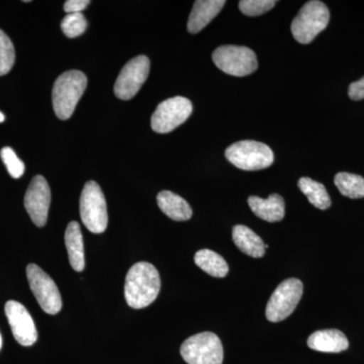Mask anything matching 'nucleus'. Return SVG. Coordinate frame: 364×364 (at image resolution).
I'll return each instance as SVG.
<instances>
[{
    "label": "nucleus",
    "mask_w": 364,
    "mask_h": 364,
    "mask_svg": "<svg viewBox=\"0 0 364 364\" xmlns=\"http://www.w3.org/2000/svg\"><path fill=\"white\" fill-rule=\"evenodd\" d=\"M16 61V51L13 42L4 31L0 30V76L11 70Z\"/></svg>",
    "instance_id": "obj_23"
},
{
    "label": "nucleus",
    "mask_w": 364,
    "mask_h": 364,
    "mask_svg": "<svg viewBox=\"0 0 364 364\" xmlns=\"http://www.w3.org/2000/svg\"><path fill=\"white\" fill-rule=\"evenodd\" d=\"M6 315L14 339L23 346H32L38 340V331L26 306L16 301L6 304Z\"/></svg>",
    "instance_id": "obj_13"
},
{
    "label": "nucleus",
    "mask_w": 364,
    "mask_h": 364,
    "mask_svg": "<svg viewBox=\"0 0 364 364\" xmlns=\"http://www.w3.org/2000/svg\"><path fill=\"white\" fill-rule=\"evenodd\" d=\"M150 71V60L147 56L136 57L130 60L122 69L114 85V95L119 100H132L145 81Z\"/></svg>",
    "instance_id": "obj_11"
},
{
    "label": "nucleus",
    "mask_w": 364,
    "mask_h": 364,
    "mask_svg": "<svg viewBox=\"0 0 364 364\" xmlns=\"http://www.w3.org/2000/svg\"><path fill=\"white\" fill-rule=\"evenodd\" d=\"M193 112V104L188 98L176 97L168 98L158 105L151 117L152 130L159 134H166L176 130L188 121Z\"/></svg>",
    "instance_id": "obj_10"
},
{
    "label": "nucleus",
    "mask_w": 364,
    "mask_h": 364,
    "mask_svg": "<svg viewBox=\"0 0 364 364\" xmlns=\"http://www.w3.org/2000/svg\"><path fill=\"white\" fill-rule=\"evenodd\" d=\"M304 293L303 282L298 279L284 280L273 291L267 306L265 315L272 323L289 318L301 301Z\"/></svg>",
    "instance_id": "obj_8"
},
{
    "label": "nucleus",
    "mask_w": 364,
    "mask_h": 364,
    "mask_svg": "<svg viewBox=\"0 0 364 364\" xmlns=\"http://www.w3.org/2000/svg\"><path fill=\"white\" fill-rule=\"evenodd\" d=\"M181 354L188 364H222L224 360L221 340L212 332L189 337L182 343Z\"/></svg>",
    "instance_id": "obj_6"
},
{
    "label": "nucleus",
    "mask_w": 364,
    "mask_h": 364,
    "mask_svg": "<svg viewBox=\"0 0 364 364\" xmlns=\"http://www.w3.org/2000/svg\"><path fill=\"white\" fill-rule=\"evenodd\" d=\"M87 86V77L83 72L67 71L61 74L53 86L52 100L55 114L60 119H68Z\"/></svg>",
    "instance_id": "obj_2"
},
{
    "label": "nucleus",
    "mask_w": 364,
    "mask_h": 364,
    "mask_svg": "<svg viewBox=\"0 0 364 364\" xmlns=\"http://www.w3.org/2000/svg\"><path fill=\"white\" fill-rule=\"evenodd\" d=\"M1 346H2V338H1V335H0V349H1Z\"/></svg>",
    "instance_id": "obj_30"
},
{
    "label": "nucleus",
    "mask_w": 364,
    "mask_h": 364,
    "mask_svg": "<svg viewBox=\"0 0 364 364\" xmlns=\"http://www.w3.org/2000/svg\"><path fill=\"white\" fill-rule=\"evenodd\" d=\"M249 207L251 210L263 221L269 223L280 222L286 215V205L282 196L273 193L269 198H258L252 196L248 198Z\"/></svg>",
    "instance_id": "obj_15"
},
{
    "label": "nucleus",
    "mask_w": 364,
    "mask_h": 364,
    "mask_svg": "<svg viewBox=\"0 0 364 364\" xmlns=\"http://www.w3.org/2000/svg\"><path fill=\"white\" fill-rule=\"evenodd\" d=\"M4 119H6V117H4V114L0 112V123H4Z\"/></svg>",
    "instance_id": "obj_29"
},
{
    "label": "nucleus",
    "mask_w": 364,
    "mask_h": 364,
    "mask_svg": "<svg viewBox=\"0 0 364 364\" xmlns=\"http://www.w3.org/2000/svg\"><path fill=\"white\" fill-rule=\"evenodd\" d=\"M90 4V0H67L64 4V11L67 14L81 13Z\"/></svg>",
    "instance_id": "obj_27"
},
{
    "label": "nucleus",
    "mask_w": 364,
    "mask_h": 364,
    "mask_svg": "<svg viewBox=\"0 0 364 364\" xmlns=\"http://www.w3.org/2000/svg\"><path fill=\"white\" fill-rule=\"evenodd\" d=\"M26 277L31 291L43 311L49 315L58 314L62 309V298L54 280L33 263L26 267Z\"/></svg>",
    "instance_id": "obj_9"
},
{
    "label": "nucleus",
    "mask_w": 364,
    "mask_h": 364,
    "mask_svg": "<svg viewBox=\"0 0 364 364\" xmlns=\"http://www.w3.org/2000/svg\"><path fill=\"white\" fill-rule=\"evenodd\" d=\"M213 61L220 70L236 77L250 75L258 67L255 53L242 46H221L213 53Z\"/></svg>",
    "instance_id": "obj_7"
},
{
    "label": "nucleus",
    "mask_w": 364,
    "mask_h": 364,
    "mask_svg": "<svg viewBox=\"0 0 364 364\" xmlns=\"http://www.w3.org/2000/svg\"><path fill=\"white\" fill-rule=\"evenodd\" d=\"M225 4H226L225 0H198L196 1L188 18V32L191 33L200 32L220 14Z\"/></svg>",
    "instance_id": "obj_14"
},
{
    "label": "nucleus",
    "mask_w": 364,
    "mask_h": 364,
    "mask_svg": "<svg viewBox=\"0 0 364 364\" xmlns=\"http://www.w3.org/2000/svg\"><path fill=\"white\" fill-rule=\"evenodd\" d=\"M65 244L71 267L75 272H83L85 267V244L77 222H70L67 226Z\"/></svg>",
    "instance_id": "obj_18"
},
{
    "label": "nucleus",
    "mask_w": 364,
    "mask_h": 364,
    "mask_svg": "<svg viewBox=\"0 0 364 364\" xmlns=\"http://www.w3.org/2000/svg\"><path fill=\"white\" fill-rule=\"evenodd\" d=\"M233 241L235 245L246 255L253 258H261L264 256L268 245L263 243L262 239L252 230L244 225H237L233 228Z\"/></svg>",
    "instance_id": "obj_19"
},
{
    "label": "nucleus",
    "mask_w": 364,
    "mask_h": 364,
    "mask_svg": "<svg viewBox=\"0 0 364 364\" xmlns=\"http://www.w3.org/2000/svg\"><path fill=\"white\" fill-rule=\"evenodd\" d=\"M335 186L339 189L342 196L349 198H364V178L348 172H340L334 178Z\"/></svg>",
    "instance_id": "obj_22"
},
{
    "label": "nucleus",
    "mask_w": 364,
    "mask_h": 364,
    "mask_svg": "<svg viewBox=\"0 0 364 364\" xmlns=\"http://www.w3.org/2000/svg\"><path fill=\"white\" fill-rule=\"evenodd\" d=\"M161 279L154 265L138 262L128 272L124 282V298L131 308L144 309L150 306L159 294Z\"/></svg>",
    "instance_id": "obj_1"
},
{
    "label": "nucleus",
    "mask_w": 364,
    "mask_h": 364,
    "mask_svg": "<svg viewBox=\"0 0 364 364\" xmlns=\"http://www.w3.org/2000/svg\"><path fill=\"white\" fill-rule=\"evenodd\" d=\"M299 188L314 207L323 210L331 207V198L320 182L313 181L310 177H301L299 181Z\"/></svg>",
    "instance_id": "obj_21"
},
{
    "label": "nucleus",
    "mask_w": 364,
    "mask_h": 364,
    "mask_svg": "<svg viewBox=\"0 0 364 364\" xmlns=\"http://www.w3.org/2000/svg\"><path fill=\"white\" fill-rule=\"evenodd\" d=\"M225 155L234 166L246 171L268 168L274 161V154L269 146L252 140L232 144L227 148Z\"/></svg>",
    "instance_id": "obj_3"
},
{
    "label": "nucleus",
    "mask_w": 364,
    "mask_h": 364,
    "mask_svg": "<svg viewBox=\"0 0 364 364\" xmlns=\"http://www.w3.org/2000/svg\"><path fill=\"white\" fill-rule=\"evenodd\" d=\"M330 13L322 1L313 0L301 7L291 23V30L294 39L301 44H310L316 37L327 28Z\"/></svg>",
    "instance_id": "obj_4"
},
{
    "label": "nucleus",
    "mask_w": 364,
    "mask_h": 364,
    "mask_svg": "<svg viewBox=\"0 0 364 364\" xmlns=\"http://www.w3.org/2000/svg\"><path fill=\"white\" fill-rule=\"evenodd\" d=\"M158 207L173 221H188L193 215L191 205L181 196L169 191H163L157 196Z\"/></svg>",
    "instance_id": "obj_17"
},
{
    "label": "nucleus",
    "mask_w": 364,
    "mask_h": 364,
    "mask_svg": "<svg viewBox=\"0 0 364 364\" xmlns=\"http://www.w3.org/2000/svg\"><path fill=\"white\" fill-rule=\"evenodd\" d=\"M195 262L200 269L207 272L208 275L214 277H227L229 272V267L224 258L220 254L210 249H203L198 251L195 255Z\"/></svg>",
    "instance_id": "obj_20"
},
{
    "label": "nucleus",
    "mask_w": 364,
    "mask_h": 364,
    "mask_svg": "<svg viewBox=\"0 0 364 364\" xmlns=\"http://www.w3.org/2000/svg\"><path fill=\"white\" fill-rule=\"evenodd\" d=\"M79 210L83 224L91 233H104L109 223L107 202L102 188L95 181H87L79 202Z\"/></svg>",
    "instance_id": "obj_5"
},
{
    "label": "nucleus",
    "mask_w": 364,
    "mask_h": 364,
    "mask_svg": "<svg viewBox=\"0 0 364 364\" xmlns=\"http://www.w3.org/2000/svg\"><path fill=\"white\" fill-rule=\"evenodd\" d=\"M62 32L68 38H77L87 28V21L82 13L68 14L61 23Z\"/></svg>",
    "instance_id": "obj_24"
},
{
    "label": "nucleus",
    "mask_w": 364,
    "mask_h": 364,
    "mask_svg": "<svg viewBox=\"0 0 364 364\" xmlns=\"http://www.w3.org/2000/svg\"><path fill=\"white\" fill-rule=\"evenodd\" d=\"M275 4L274 0H242L239 2V9L245 16H257L269 11Z\"/></svg>",
    "instance_id": "obj_26"
},
{
    "label": "nucleus",
    "mask_w": 364,
    "mask_h": 364,
    "mask_svg": "<svg viewBox=\"0 0 364 364\" xmlns=\"http://www.w3.org/2000/svg\"><path fill=\"white\" fill-rule=\"evenodd\" d=\"M2 161L6 165L7 171L14 178H20L25 173V164L20 158L16 156V152L11 148H2L0 152Z\"/></svg>",
    "instance_id": "obj_25"
},
{
    "label": "nucleus",
    "mask_w": 364,
    "mask_h": 364,
    "mask_svg": "<svg viewBox=\"0 0 364 364\" xmlns=\"http://www.w3.org/2000/svg\"><path fill=\"white\" fill-rule=\"evenodd\" d=\"M308 346L318 352L339 353L348 349L349 341L344 333L339 330H320L309 337Z\"/></svg>",
    "instance_id": "obj_16"
},
{
    "label": "nucleus",
    "mask_w": 364,
    "mask_h": 364,
    "mask_svg": "<svg viewBox=\"0 0 364 364\" xmlns=\"http://www.w3.org/2000/svg\"><path fill=\"white\" fill-rule=\"evenodd\" d=\"M51 203V189L45 177H33L25 196V208L37 227H44Z\"/></svg>",
    "instance_id": "obj_12"
},
{
    "label": "nucleus",
    "mask_w": 364,
    "mask_h": 364,
    "mask_svg": "<svg viewBox=\"0 0 364 364\" xmlns=\"http://www.w3.org/2000/svg\"><path fill=\"white\" fill-rule=\"evenodd\" d=\"M348 95L352 100H355V102L364 100V77L349 85Z\"/></svg>",
    "instance_id": "obj_28"
}]
</instances>
